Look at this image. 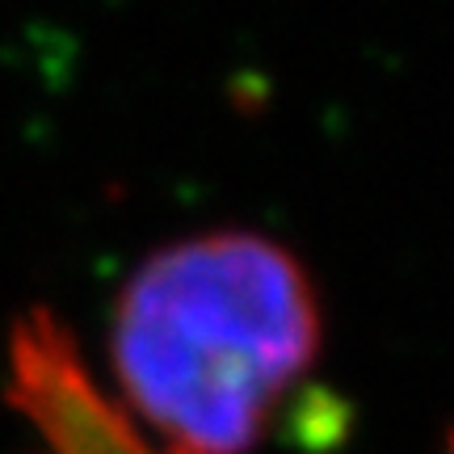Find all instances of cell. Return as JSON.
<instances>
[{"label": "cell", "mask_w": 454, "mask_h": 454, "mask_svg": "<svg viewBox=\"0 0 454 454\" xmlns=\"http://www.w3.org/2000/svg\"><path fill=\"white\" fill-rule=\"evenodd\" d=\"M325 308L308 265L265 231L156 248L110 308V400L156 454H253L316 366Z\"/></svg>", "instance_id": "cell-1"}, {"label": "cell", "mask_w": 454, "mask_h": 454, "mask_svg": "<svg viewBox=\"0 0 454 454\" xmlns=\"http://www.w3.org/2000/svg\"><path fill=\"white\" fill-rule=\"evenodd\" d=\"M4 400L38 442L34 454H156L51 308H26L9 328Z\"/></svg>", "instance_id": "cell-2"}, {"label": "cell", "mask_w": 454, "mask_h": 454, "mask_svg": "<svg viewBox=\"0 0 454 454\" xmlns=\"http://www.w3.org/2000/svg\"><path fill=\"white\" fill-rule=\"evenodd\" d=\"M446 454H454V438H450V446H446Z\"/></svg>", "instance_id": "cell-3"}]
</instances>
